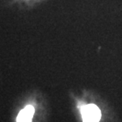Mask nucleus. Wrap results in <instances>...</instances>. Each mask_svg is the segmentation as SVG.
<instances>
[{
  "label": "nucleus",
  "mask_w": 122,
  "mask_h": 122,
  "mask_svg": "<svg viewBox=\"0 0 122 122\" xmlns=\"http://www.w3.org/2000/svg\"><path fill=\"white\" fill-rule=\"evenodd\" d=\"M35 113V109L32 106H27L20 111L17 117V122H32Z\"/></svg>",
  "instance_id": "nucleus-2"
},
{
  "label": "nucleus",
  "mask_w": 122,
  "mask_h": 122,
  "mask_svg": "<svg viewBox=\"0 0 122 122\" xmlns=\"http://www.w3.org/2000/svg\"><path fill=\"white\" fill-rule=\"evenodd\" d=\"M83 122H98L101 118V112L97 106L89 104L81 109Z\"/></svg>",
  "instance_id": "nucleus-1"
}]
</instances>
